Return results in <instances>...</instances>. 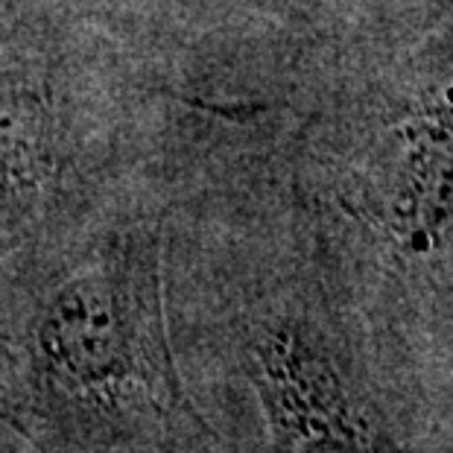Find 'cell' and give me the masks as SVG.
I'll return each mask as SVG.
<instances>
[{
	"mask_svg": "<svg viewBox=\"0 0 453 453\" xmlns=\"http://www.w3.org/2000/svg\"><path fill=\"white\" fill-rule=\"evenodd\" d=\"M293 179L374 266L410 281L453 273V9L357 56L298 132Z\"/></svg>",
	"mask_w": 453,
	"mask_h": 453,
	"instance_id": "cell-1",
	"label": "cell"
},
{
	"mask_svg": "<svg viewBox=\"0 0 453 453\" xmlns=\"http://www.w3.org/2000/svg\"><path fill=\"white\" fill-rule=\"evenodd\" d=\"M27 365L47 398L100 418L181 410L164 319V234L127 219L94 240L38 302Z\"/></svg>",
	"mask_w": 453,
	"mask_h": 453,
	"instance_id": "cell-2",
	"label": "cell"
},
{
	"mask_svg": "<svg viewBox=\"0 0 453 453\" xmlns=\"http://www.w3.org/2000/svg\"><path fill=\"white\" fill-rule=\"evenodd\" d=\"M80 185V123L65 56L21 33L0 47V266L27 252Z\"/></svg>",
	"mask_w": 453,
	"mask_h": 453,
	"instance_id": "cell-3",
	"label": "cell"
},
{
	"mask_svg": "<svg viewBox=\"0 0 453 453\" xmlns=\"http://www.w3.org/2000/svg\"><path fill=\"white\" fill-rule=\"evenodd\" d=\"M246 365L275 453H387L331 336L302 313L246 325Z\"/></svg>",
	"mask_w": 453,
	"mask_h": 453,
	"instance_id": "cell-4",
	"label": "cell"
}]
</instances>
